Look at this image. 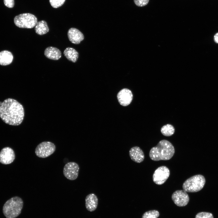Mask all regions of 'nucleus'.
Here are the masks:
<instances>
[{
	"label": "nucleus",
	"mask_w": 218,
	"mask_h": 218,
	"mask_svg": "<svg viewBox=\"0 0 218 218\" xmlns=\"http://www.w3.org/2000/svg\"><path fill=\"white\" fill-rule=\"evenodd\" d=\"M24 113L23 106L14 99L8 98L0 102V117L7 124H20L24 119Z\"/></svg>",
	"instance_id": "nucleus-1"
},
{
	"label": "nucleus",
	"mask_w": 218,
	"mask_h": 218,
	"mask_svg": "<svg viewBox=\"0 0 218 218\" xmlns=\"http://www.w3.org/2000/svg\"><path fill=\"white\" fill-rule=\"evenodd\" d=\"M174 152V148L172 144L168 140H163L151 148L149 155L154 161L168 160L172 157Z\"/></svg>",
	"instance_id": "nucleus-2"
},
{
	"label": "nucleus",
	"mask_w": 218,
	"mask_h": 218,
	"mask_svg": "<svg viewBox=\"0 0 218 218\" xmlns=\"http://www.w3.org/2000/svg\"><path fill=\"white\" fill-rule=\"evenodd\" d=\"M23 202L20 197L16 196L8 200L3 207V212L6 218H15L21 213Z\"/></svg>",
	"instance_id": "nucleus-3"
},
{
	"label": "nucleus",
	"mask_w": 218,
	"mask_h": 218,
	"mask_svg": "<svg viewBox=\"0 0 218 218\" xmlns=\"http://www.w3.org/2000/svg\"><path fill=\"white\" fill-rule=\"evenodd\" d=\"M205 179L203 176L198 174L187 179L183 183L184 190L187 192H196L201 190L204 186Z\"/></svg>",
	"instance_id": "nucleus-4"
},
{
	"label": "nucleus",
	"mask_w": 218,
	"mask_h": 218,
	"mask_svg": "<svg viewBox=\"0 0 218 218\" xmlns=\"http://www.w3.org/2000/svg\"><path fill=\"white\" fill-rule=\"evenodd\" d=\"M37 22L36 17L29 13L19 14L15 16L14 18L15 25L21 28H32L35 26Z\"/></svg>",
	"instance_id": "nucleus-5"
},
{
	"label": "nucleus",
	"mask_w": 218,
	"mask_h": 218,
	"mask_svg": "<svg viewBox=\"0 0 218 218\" xmlns=\"http://www.w3.org/2000/svg\"><path fill=\"white\" fill-rule=\"evenodd\" d=\"M55 150L56 146L53 143L50 141H44L36 147L35 153L37 157L45 158L52 154Z\"/></svg>",
	"instance_id": "nucleus-6"
},
{
	"label": "nucleus",
	"mask_w": 218,
	"mask_h": 218,
	"mask_svg": "<svg viewBox=\"0 0 218 218\" xmlns=\"http://www.w3.org/2000/svg\"><path fill=\"white\" fill-rule=\"evenodd\" d=\"M170 174V170L167 167L165 166L160 167L154 171L153 175V181L157 185H161L165 182Z\"/></svg>",
	"instance_id": "nucleus-7"
},
{
	"label": "nucleus",
	"mask_w": 218,
	"mask_h": 218,
	"mask_svg": "<svg viewBox=\"0 0 218 218\" xmlns=\"http://www.w3.org/2000/svg\"><path fill=\"white\" fill-rule=\"evenodd\" d=\"M79 167L74 162L68 163L64 165L63 170V174L67 179L70 180L76 179L78 176Z\"/></svg>",
	"instance_id": "nucleus-8"
},
{
	"label": "nucleus",
	"mask_w": 218,
	"mask_h": 218,
	"mask_svg": "<svg viewBox=\"0 0 218 218\" xmlns=\"http://www.w3.org/2000/svg\"><path fill=\"white\" fill-rule=\"evenodd\" d=\"M172 199L174 203L179 206H186L189 200V196L184 190H177L172 195Z\"/></svg>",
	"instance_id": "nucleus-9"
},
{
	"label": "nucleus",
	"mask_w": 218,
	"mask_h": 218,
	"mask_svg": "<svg viewBox=\"0 0 218 218\" xmlns=\"http://www.w3.org/2000/svg\"><path fill=\"white\" fill-rule=\"evenodd\" d=\"M15 157V152L12 148L4 147L0 152V163L4 164H10L14 161Z\"/></svg>",
	"instance_id": "nucleus-10"
},
{
	"label": "nucleus",
	"mask_w": 218,
	"mask_h": 218,
	"mask_svg": "<svg viewBox=\"0 0 218 218\" xmlns=\"http://www.w3.org/2000/svg\"><path fill=\"white\" fill-rule=\"evenodd\" d=\"M133 97L131 91L127 88L121 90L117 94V98L119 103L124 106L129 105L132 101Z\"/></svg>",
	"instance_id": "nucleus-11"
},
{
	"label": "nucleus",
	"mask_w": 218,
	"mask_h": 218,
	"mask_svg": "<svg viewBox=\"0 0 218 218\" xmlns=\"http://www.w3.org/2000/svg\"><path fill=\"white\" fill-rule=\"evenodd\" d=\"M68 36L69 40L72 43L78 44L83 41L84 37L82 33L78 29L71 28L68 31Z\"/></svg>",
	"instance_id": "nucleus-12"
},
{
	"label": "nucleus",
	"mask_w": 218,
	"mask_h": 218,
	"mask_svg": "<svg viewBox=\"0 0 218 218\" xmlns=\"http://www.w3.org/2000/svg\"><path fill=\"white\" fill-rule=\"evenodd\" d=\"M129 154L131 159L137 163L142 162L144 159V154L143 151L137 146L131 148L129 151Z\"/></svg>",
	"instance_id": "nucleus-13"
},
{
	"label": "nucleus",
	"mask_w": 218,
	"mask_h": 218,
	"mask_svg": "<svg viewBox=\"0 0 218 218\" xmlns=\"http://www.w3.org/2000/svg\"><path fill=\"white\" fill-rule=\"evenodd\" d=\"M85 206L87 210L90 212L94 211L97 208L98 203L97 196L93 193L89 194L85 199Z\"/></svg>",
	"instance_id": "nucleus-14"
},
{
	"label": "nucleus",
	"mask_w": 218,
	"mask_h": 218,
	"mask_svg": "<svg viewBox=\"0 0 218 218\" xmlns=\"http://www.w3.org/2000/svg\"><path fill=\"white\" fill-rule=\"evenodd\" d=\"M44 54L47 58L54 60H58L61 57V51L57 48L51 46L45 49Z\"/></svg>",
	"instance_id": "nucleus-15"
},
{
	"label": "nucleus",
	"mask_w": 218,
	"mask_h": 218,
	"mask_svg": "<svg viewBox=\"0 0 218 218\" xmlns=\"http://www.w3.org/2000/svg\"><path fill=\"white\" fill-rule=\"evenodd\" d=\"M13 57L10 51L4 50L0 52V64L7 65L10 64L12 61Z\"/></svg>",
	"instance_id": "nucleus-16"
},
{
	"label": "nucleus",
	"mask_w": 218,
	"mask_h": 218,
	"mask_svg": "<svg viewBox=\"0 0 218 218\" xmlns=\"http://www.w3.org/2000/svg\"><path fill=\"white\" fill-rule=\"evenodd\" d=\"M64 54L69 61L76 62L78 58V52L74 48L68 47L64 51Z\"/></svg>",
	"instance_id": "nucleus-17"
},
{
	"label": "nucleus",
	"mask_w": 218,
	"mask_h": 218,
	"mask_svg": "<svg viewBox=\"0 0 218 218\" xmlns=\"http://www.w3.org/2000/svg\"><path fill=\"white\" fill-rule=\"evenodd\" d=\"M35 30L37 34L42 35L47 33L49 31V28L46 21L41 20L37 22Z\"/></svg>",
	"instance_id": "nucleus-18"
},
{
	"label": "nucleus",
	"mask_w": 218,
	"mask_h": 218,
	"mask_svg": "<svg viewBox=\"0 0 218 218\" xmlns=\"http://www.w3.org/2000/svg\"><path fill=\"white\" fill-rule=\"evenodd\" d=\"M160 130L163 135L165 136L168 137L174 134L175 129L172 125L168 124L163 126L161 127Z\"/></svg>",
	"instance_id": "nucleus-19"
},
{
	"label": "nucleus",
	"mask_w": 218,
	"mask_h": 218,
	"mask_svg": "<svg viewBox=\"0 0 218 218\" xmlns=\"http://www.w3.org/2000/svg\"><path fill=\"white\" fill-rule=\"evenodd\" d=\"M159 216V212L156 210L149 211L145 212L142 218H157Z\"/></svg>",
	"instance_id": "nucleus-20"
},
{
	"label": "nucleus",
	"mask_w": 218,
	"mask_h": 218,
	"mask_svg": "<svg viewBox=\"0 0 218 218\" xmlns=\"http://www.w3.org/2000/svg\"><path fill=\"white\" fill-rule=\"evenodd\" d=\"M65 0H49L51 5L54 8H57L62 6Z\"/></svg>",
	"instance_id": "nucleus-21"
},
{
	"label": "nucleus",
	"mask_w": 218,
	"mask_h": 218,
	"mask_svg": "<svg viewBox=\"0 0 218 218\" xmlns=\"http://www.w3.org/2000/svg\"><path fill=\"white\" fill-rule=\"evenodd\" d=\"M195 218H213V214L210 213L201 212L198 213Z\"/></svg>",
	"instance_id": "nucleus-22"
},
{
	"label": "nucleus",
	"mask_w": 218,
	"mask_h": 218,
	"mask_svg": "<svg viewBox=\"0 0 218 218\" xmlns=\"http://www.w3.org/2000/svg\"><path fill=\"white\" fill-rule=\"evenodd\" d=\"M149 0H134L135 4L139 7H143L147 5Z\"/></svg>",
	"instance_id": "nucleus-23"
},
{
	"label": "nucleus",
	"mask_w": 218,
	"mask_h": 218,
	"mask_svg": "<svg viewBox=\"0 0 218 218\" xmlns=\"http://www.w3.org/2000/svg\"><path fill=\"white\" fill-rule=\"evenodd\" d=\"M5 5L9 8H12L14 5V0H3Z\"/></svg>",
	"instance_id": "nucleus-24"
},
{
	"label": "nucleus",
	"mask_w": 218,
	"mask_h": 218,
	"mask_svg": "<svg viewBox=\"0 0 218 218\" xmlns=\"http://www.w3.org/2000/svg\"><path fill=\"white\" fill-rule=\"evenodd\" d=\"M214 40L215 42L218 44V32L216 33L214 35Z\"/></svg>",
	"instance_id": "nucleus-25"
}]
</instances>
